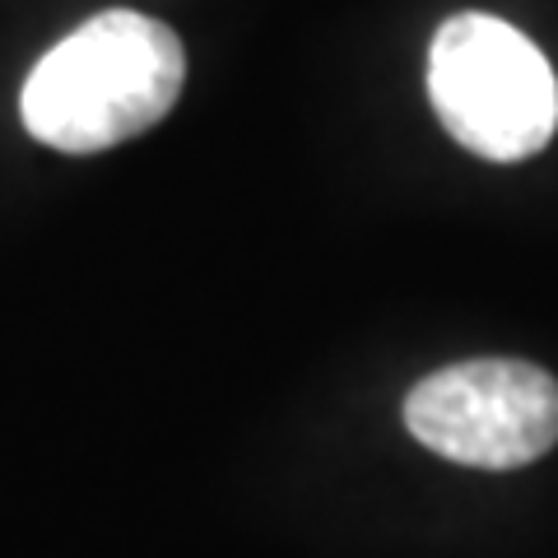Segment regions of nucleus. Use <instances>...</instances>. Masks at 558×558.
Here are the masks:
<instances>
[{
	"instance_id": "obj_1",
	"label": "nucleus",
	"mask_w": 558,
	"mask_h": 558,
	"mask_svg": "<svg viewBox=\"0 0 558 558\" xmlns=\"http://www.w3.org/2000/svg\"><path fill=\"white\" fill-rule=\"evenodd\" d=\"M186 84V47L163 20L102 10L33 65L20 94L24 131L61 154H102L145 135Z\"/></svg>"
},
{
	"instance_id": "obj_2",
	"label": "nucleus",
	"mask_w": 558,
	"mask_h": 558,
	"mask_svg": "<svg viewBox=\"0 0 558 558\" xmlns=\"http://www.w3.org/2000/svg\"><path fill=\"white\" fill-rule=\"evenodd\" d=\"M433 112L461 149L521 163L558 131V75L526 33L494 14H451L428 47Z\"/></svg>"
},
{
	"instance_id": "obj_3",
	"label": "nucleus",
	"mask_w": 558,
	"mask_h": 558,
	"mask_svg": "<svg viewBox=\"0 0 558 558\" xmlns=\"http://www.w3.org/2000/svg\"><path fill=\"white\" fill-rule=\"evenodd\" d=\"M405 424L457 465L517 470L558 442V381L521 359L451 363L410 391Z\"/></svg>"
}]
</instances>
